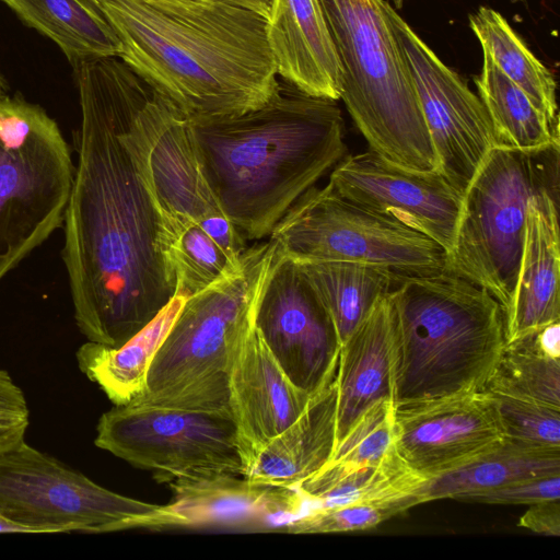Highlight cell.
Listing matches in <instances>:
<instances>
[{"instance_id": "f546056e", "label": "cell", "mask_w": 560, "mask_h": 560, "mask_svg": "<svg viewBox=\"0 0 560 560\" xmlns=\"http://www.w3.org/2000/svg\"><path fill=\"white\" fill-rule=\"evenodd\" d=\"M486 390L526 398L560 409V358L546 353L536 331L504 345Z\"/></svg>"}, {"instance_id": "8fae6325", "label": "cell", "mask_w": 560, "mask_h": 560, "mask_svg": "<svg viewBox=\"0 0 560 560\" xmlns=\"http://www.w3.org/2000/svg\"><path fill=\"white\" fill-rule=\"evenodd\" d=\"M95 445L162 481L243 477L245 459L229 410L115 406L96 425Z\"/></svg>"}, {"instance_id": "ac0fdd59", "label": "cell", "mask_w": 560, "mask_h": 560, "mask_svg": "<svg viewBox=\"0 0 560 560\" xmlns=\"http://www.w3.org/2000/svg\"><path fill=\"white\" fill-rule=\"evenodd\" d=\"M311 398L290 382L253 324L240 343L229 378L230 410L245 470L260 448L300 417Z\"/></svg>"}, {"instance_id": "b9f144b4", "label": "cell", "mask_w": 560, "mask_h": 560, "mask_svg": "<svg viewBox=\"0 0 560 560\" xmlns=\"http://www.w3.org/2000/svg\"><path fill=\"white\" fill-rule=\"evenodd\" d=\"M511 1L516 2V1H521V0H511Z\"/></svg>"}, {"instance_id": "f35d334b", "label": "cell", "mask_w": 560, "mask_h": 560, "mask_svg": "<svg viewBox=\"0 0 560 560\" xmlns=\"http://www.w3.org/2000/svg\"><path fill=\"white\" fill-rule=\"evenodd\" d=\"M164 2H173V3H201L209 0H159Z\"/></svg>"}, {"instance_id": "d4e9b609", "label": "cell", "mask_w": 560, "mask_h": 560, "mask_svg": "<svg viewBox=\"0 0 560 560\" xmlns=\"http://www.w3.org/2000/svg\"><path fill=\"white\" fill-rule=\"evenodd\" d=\"M185 301L174 295L148 325L118 347L88 341L78 349L79 369L115 406L128 405L142 394L151 362Z\"/></svg>"}, {"instance_id": "2e32d148", "label": "cell", "mask_w": 560, "mask_h": 560, "mask_svg": "<svg viewBox=\"0 0 560 560\" xmlns=\"http://www.w3.org/2000/svg\"><path fill=\"white\" fill-rule=\"evenodd\" d=\"M394 434L400 458L425 478L464 466L504 440L486 389L395 404Z\"/></svg>"}, {"instance_id": "cb8c5ba5", "label": "cell", "mask_w": 560, "mask_h": 560, "mask_svg": "<svg viewBox=\"0 0 560 560\" xmlns=\"http://www.w3.org/2000/svg\"><path fill=\"white\" fill-rule=\"evenodd\" d=\"M425 479L395 448L377 466L327 463L295 489L308 501L310 511L368 502L389 505L399 514L410 509L408 497Z\"/></svg>"}, {"instance_id": "8d00e7d4", "label": "cell", "mask_w": 560, "mask_h": 560, "mask_svg": "<svg viewBox=\"0 0 560 560\" xmlns=\"http://www.w3.org/2000/svg\"><path fill=\"white\" fill-rule=\"evenodd\" d=\"M257 12L267 20L270 18L272 0H228Z\"/></svg>"}, {"instance_id": "52a82bcc", "label": "cell", "mask_w": 560, "mask_h": 560, "mask_svg": "<svg viewBox=\"0 0 560 560\" xmlns=\"http://www.w3.org/2000/svg\"><path fill=\"white\" fill-rule=\"evenodd\" d=\"M341 67L340 98L369 149L415 171L438 170L406 56L383 0H319Z\"/></svg>"}, {"instance_id": "5bb4252c", "label": "cell", "mask_w": 560, "mask_h": 560, "mask_svg": "<svg viewBox=\"0 0 560 560\" xmlns=\"http://www.w3.org/2000/svg\"><path fill=\"white\" fill-rule=\"evenodd\" d=\"M254 325L299 389L313 397L334 382L341 347L335 324L299 265L277 245L257 298Z\"/></svg>"}, {"instance_id": "ab89813d", "label": "cell", "mask_w": 560, "mask_h": 560, "mask_svg": "<svg viewBox=\"0 0 560 560\" xmlns=\"http://www.w3.org/2000/svg\"><path fill=\"white\" fill-rule=\"evenodd\" d=\"M7 96V83L0 73V98Z\"/></svg>"}, {"instance_id": "603a6c76", "label": "cell", "mask_w": 560, "mask_h": 560, "mask_svg": "<svg viewBox=\"0 0 560 560\" xmlns=\"http://www.w3.org/2000/svg\"><path fill=\"white\" fill-rule=\"evenodd\" d=\"M560 474V447L535 446L504 440L468 464L427 478L409 497L410 508L440 499L489 491L530 477Z\"/></svg>"}, {"instance_id": "1f68e13d", "label": "cell", "mask_w": 560, "mask_h": 560, "mask_svg": "<svg viewBox=\"0 0 560 560\" xmlns=\"http://www.w3.org/2000/svg\"><path fill=\"white\" fill-rule=\"evenodd\" d=\"M489 393L495 401L504 438L535 446L560 447V409L505 393Z\"/></svg>"}, {"instance_id": "74e56055", "label": "cell", "mask_w": 560, "mask_h": 560, "mask_svg": "<svg viewBox=\"0 0 560 560\" xmlns=\"http://www.w3.org/2000/svg\"><path fill=\"white\" fill-rule=\"evenodd\" d=\"M0 533H25L27 529L0 515Z\"/></svg>"}, {"instance_id": "f1b7e54d", "label": "cell", "mask_w": 560, "mask_h": 560, "mask_svg": "<svg viewBox=\"0 0 560 560\" xmlns=\"http://www.w3.org/2000/svg\"><path fill=\"white\" fill-rule=\"evenodd\" d=\"M469 26L499 69L536 103L551 124L559 127L557 82L503 15L481 5L469 14Z\"/></svg>"}, {"instance_id": "30bf717a", "label": "cell", "mask_w": 560, "mask_h": 560, "mask_svg": "<svg viewBox=\"0 0 560 560\" xmlns=\"http://www.w3.org/2000/svg\"><path fill=\"white\" fill-rule=\"evenodd\" d=\"M269 236L295 262H363L399 278L430 276L446 268V252L430 237L346 199L329 183L307 189Z\"/></svg>"}, {"instance_id": "ba28073f", "label": "cell", "mask_w": 560, "mask_h": 560, "mask_svg": "<svg viewBox=\"0 0 560 560\" xmlns=\"http://www.w3.org/2000/svg\"><path fill=\"white\" fill-rule=\"evenodd\" d=\"M558 188L559 143L536 152L493 148L463 196L445 271L485 289L504 314L517 279L528 202Z\"/></svg>"}, {"instance_id": "60d3db41", "label": "cell", "mask_w": 560, "mask_h": 560, "mask_svg": "<svg viewBox=\"0 0 560 560\" xmlns=\"http://www.w3.org/2000/svg\"><path fill=\"white\" fill-rule=\"evenodd\" d=\"M390 1H392V3L394 4V7H393V8H394L395 10H399V9H402L404 3H405V1H406V0H390Z\"/></svg>"}, {"instance_id": "d590c367", "label": "cell", "mask_w": 560, "mask_h": 560, "mask_svg": "<svg viewBox=\"0 0 560 560\" xmlns=\"http://www.w3.org/2000/svg\"><path fill=\"white\" fill-rule=\"evenodd\" d=\"M518 526L547 536L560 535V501L549 500L530 504L518 520Z\"/></svg>"}, {"instance_id": "4dcf8cb0", "label": "cell", "mask_w": 560, "mask_h": 560, "mask_svg": "<svg viewBox=\"0 0 560 560\" xmlns=\"http://www.w3.org/2000/svg\"><path fill=\"white\" fill-rule=\"evenodd\" d=\"M394 413L395 401L374 402L338 443L328 463L352 467L380 465L395 450Z\"/></svg>"}, {"instance_id": "ffe728a7", "label": "cell", "mask_w": 560, "mask_h": 560, "mask_svg": "<svg viewBox=\"0 0 560 560\" xmlns=\"http://www.w3.org/2000/svg\"><path fill=\"white\" fill-rule=\"evenodd\" d=\"M558 192L534 196L510 307L503 314L505 343L560 322Z\"/></svg>"}, {"instance_id": "7a4b0ae2", "label": "cell", "mask_w": 560, "mask_h": 560, "mask_svg": "<svg viewBox=\"0 0 560 560\" xmlns=\"http://www.w3.org/2000/svg\"><path fill=\"white\" fill-rule=\"evenodd\" d=\"M121 58L187 120L258 108L279 80L267 19L228 0H97Z\"/></svg>"}, {"instance_id": "9c48e42d", "label": "cell", "mask_w": 560, "mask_h": 560, "mask_svg": "<svg viewBox=\"0 0 560 560\" xmlns=\"http://www.w3.org/2000/svg\"><path fill=\"white\" fill-rule=\"evenodd\" d=\"M73 174L56 120L21 95L0 98V282L62 228Z\"/></svg>"}, {"instance_id": "e0dca14e", "label": "cell", "mask_w": 560, "mask_h": 560, "mask_svg": "<svg viewBox=\"0 0 560 560\" xmlns=\"http://www.w3.org/2000/svg\"><path fill=\"white\" fill-rule=\"evenodd\" d=\"M167 482L174 491L173 501L131 520L126 529L210 526L283 529L310 510L306 498L295 488L257 483L244 477L223 475Z\"/></svg>"}, {"instance_id": "836d02e7", "label": "cell", "mask_w": 560, "mask_h": 560, "mask_svg": "<svg viewBox=\"0 0 560 560\" xmlns=\"http://www.w3.org/2000/svg\"><path fill=\"white\" fill-rule=\"evenodd\" d=\"M560 499V474L521 479L502 487L469 494L463 501L488 504H534Z\"/></svg>"}, {"instance_id": "4fadbf2b", "label": "cell", "mask_w": 560, "mask_h": 560, "mask_svg": "<svg viewBox=\"0 0 560 560\" xmlns=\"http://www.w3.org/2000/svg\"><path fill=\"white\" fill-rule=\"evenodd\" d=\"M383 4L413 79L438 170L464 196L497 147L488 113L465 80L438 57L387 0Z\"/></svg>"}, {"instance_id": "7c38bea8", "label": "cell", "mask_w": 560, "mask_h": 560, "mask_svg": "<svg viewBox=\"0 0 560 560\" xmlns=\"http://www.w3.org/2000/svg\"><path fill=\"white\" fill-rule=\"evenodd\" d=\"M158 506L108 490L25 441L0 452V515L28 534L125 530Z\"/></svg>"}, {"instance_id": "9a60e30c", "label": "cell", "mask_w": 560, "mask_h": 560, "mask_svg": "<svg viewBox=\"0 0 560 560\" xmlns=\"http://www.w3.org/2000/svg\"><path fill=\"white\" fill-rule=\"evenodd\" d=\"M328 183L346 199L452 250L463 195L439 170L404 168L368 149L345 155Z\"/></svg>"}, {"instance_id": "7402d4cb", "label": "cell", "mask_w": 560, "mask_h": 560, "mask_svg": "<svg viewBox=\"0 0 560 560\" xmlns=\"http://www.w3.org/2000/svg\"><path fill=\"white\" fill-rule=\"evenodd\" d=\"M337 386L313 396L300 417L254 456L244 478L295 488L331 458L336 447Z\"/></svg>"}, {"instance_id": "484cf974", "label": "cell", "mask_w": 560, "mask_h": 560, "mask_svg": "<svg viewBox=\"0 0 560 560\" xmlns=\"http://www.w3.org/2000/svg\"><path fill=\"white\" fill-rule=\"evenodd\" d=\"M28 27L51 39L75 69L120 57L121 42L97 0H0Z\"/></svg>"}, {"instance_id": "d6a6232c", "label": "cell", "mask_w": 560, "mask_h": 560, "mask_svg": "<svg viewBox=\"0 0 560 560\" xmlns=\"http://www.w3.org/2000/svg\"><path fill=\"white\" fill-rule=\"evenodd\" d=\"M389 505L352 503L328 509H313L291 521L283 530L293 534H327L363 530L397 515Z\"/></svg>"}, {"instance_id": "83f0119b", "label": "cell", "mask_w": 560, "mask_h": 560, "mask_svg": "<svg viewBox=\"0 0 560 560\" xmlns=\"http://www.w3.org/2000/svg\"><path fill=\"white\" fill-rule=\"evenodd\" d=\"M482 52L481 72L474 81L490 118L495 145L536 152L559 143V127L551 124L530 96L511 81L487 52Z\"/></svg>"}, {"instance_id": "3957f363", "label": "cell", "mask_w": 560, "mask_h": 560, "mask_svg": "<svg viewBox=\"0 0 560 560\" xmlns=\"http://www.w3.org/2000/svg\"><path fill=\"white\" fill-rule=\"evenodd\" d=\"M187 121L207 183L245 241L269 236L347 151L336 101L287 82L258 108Z\"/></svg>"}, {"instance_id": "5b68a950", "label": "cell", "mask_w": 560, "mask_h": 560, "mask_svg": "<svg viewBox=\"0 0 560 560\" xmlns=\"http://www.w3.org/2000/svg\"><path fill=\"white\" fill-rule=\"evenodd\" d=\"M399 342L395 404L483 390L500 361L503 312L447 271L399 278L390 291Z\"/></svg>"}, {"instance_id": "277c9868", "label": "cell", "mask_w": 560, "mask_h": 560, "mask_svg": "<svg viewBox=\"0 0 560 560\" xmlns=\"http://www.w3.org/2000/svg\"><path fill=\"white\" fill-rule=\"evenodd\" d=\"M158 221V247L174 295L186 299L236 272L246 241L203 175L188 121L155 92L124 135Z\"/></svg>"}, {"instance_id": "44dd1931", "label": "cell", "mask_w": 560, "mask_h": 560, "mask_svg": "<svg viewBox=\"0 0 560 560\" xmlns=\"http://www.w3.org/2000/svg\"><path fill=\"white\" fill-rule=\"evenodd\" d=\"M267 40L284 82L312 96L340 100L341 67L319 0H272Z\"/></svg>"}, {"instance_id": "d6986e66", "label": "cell", "mask_w": 560, "mask_h": 560, "mask_svg": "<svg viewBox=\"0 0 560 560\" xmlns=\"http://www.w3.org/2000/svg\"><path fill=\"white\" fill-rule=\"evenodd\" d=\"M389 293L376 302L341 343L335 377L336 446L370 406L381 399L395 401L399 342Z\"/></svg>"}, {"instance_id": "e575fe53", "label": "cell", "mask_w": 560, "mask_h": 560, "mask_svg": "<svg viewBox=\"0 0 560 560\" xmlns=\"http://www.w3.org/2000/svg\"><path fill=\"white\" fill-rule=\"evenodd\" d=\"M28 424L30 409L23 390L0 369V452L25 441Z\"/></svg>"}, {"instance_id": "8992f818", "label": "cell", "mask_w": 560, "mask_h": 560, "mask_svg": "<svg viewBox=\"0 0 560 560\" xmlns=\"http://www.w3.org/2000/svg\"><path fill=\"white\" fill-rule=\"evenodd\" d=\"M275 250L270 240L255 243L236 272L186 299L130 405L231 411L230 372Z\"/></svg>"}, {"instance_id": "6da1fadb", "label": "cell", "mask_w": 560, "mask_h": 560, "mask_svg": "<svg viewBox=\"0 0 560 560\" xmlns=\"http://www.w3.org/2000/svg\"><path fill=\"white\" fill-rule=\"evenodd\" d=\"M74 73L81 124L61 256L78 328L89 341L118 347L175 294L156 214L124 138L154 91L119 57Z\"/></svg>"}, {"instance_id": "4316f807", "label": "cell", "mask_w": 560, "mask_h": 560, "mask_svg": "<svg viewBox=\"0 0 560 560\" xmlns=\"http://www.w3.org/2000/svg\"><path fill=\"white\" fill-rule=\"evenodd\" d=\"M296 264L327 308L340 343L399 279L386 268L363 262L323 260Z\"/></svg>"}]
</instances>
